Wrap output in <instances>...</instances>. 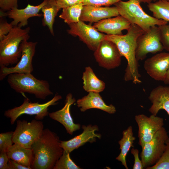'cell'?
<instances>
[{
	"mask_svg": "<svg viewBox=\"0 0 169 169\" xmlns=\"http://www.w3.org/2000/svg\"><path fill=\"white\" fill-rule=\"evenodd\" d=\"M158 0H153V1H154V2L157 1H158ZM166 0L169 1V0Z\"/></svg>",
	"mask_w": 169,
	"mask_h": 169,
	"instance_id": "cell-41",
	"label": "cell"
},
{
	"mask_svg": "<svg viewBox=\"0 0 169 169\" xmlns=\"http://www.w3.org/2000/svg\"><path fill=\"white\" fill-rule=\"evenodd\" d=\"M44 129L43 122L40 120L35 119L28 122L25 120H17L13 136V142L31 148L33 144L39 138Z\"/></svg>",
	"mask_w": 169,
	"mask_h": 169,
	"instance_id": "cell-7",
	"label": "cell"
},
{
	"mask_svg": "<svg viewBox=\"0 0 169 169\" xmlns=\"http://www.w3.org/2000/svg\"><path fill=\"white\" fill-rule=\"evenodd\" d=\"M99 65L108 70L115 69L121 64L122 56L116 45L104 39L99 44L94 54Z\"/></svg>",
	"mask_w": 169,
	"mask_h": 169,
	"instance_id": "cell-11",
	"label": "cell"
},
{
	"mask_svg": "<svg viewBox=\"0 0 169 169\" xmlns=\"http://www.w3.org/2000/svg\"><path fill=\"white\" fill-rule=\"evenodd\" d=\"M8 169H32L30 167L23 166L9 158L8 162Z\"/></svg>",
	"mask_w": 169,
	"mask_h": 169,
	"instance_id": "cell-38",
	"label": "cell"
},
{
	"mask_svg": "<svg viewBox=\"0 0 169 169\" xmlns=\"http://www.w3.org/2000/svg\"><path fill=\"white\" fill-rule=\"evenodd\" d=\"M163 82L165 84H169V68L167 70Z\"/></svg>",
	"mask_w": 169,
	"mask_h": 169,
	"instance_id": "cell-39",
	"label": "cell"
},
{
	"mask_svg": "<svg viewBox=\"0 0 169 169\" xmlns=\"http://www.w3.org/2000/svg\"><path fill=\"white\" fill-rule=\"evenodd\" d=\"M135 139L136 137L133 136V128L130 126L123 131L122 138L118 141L121 151L116 159L121 162L126 169H128L126 160V156L131 148L133 147V144Z\"/></svg>",
	"mask_w": 169,
	"mask_h": 169,
	"instance_id": "cell-23",
	"label": "cell"
},
{
	"mask_svg": "<svg viewBox=\"0 0 169 169\" xmlns=\"http://www.w3.org/2000/svg\"><path fill=\"white\" fill-rule=\"evenodd\" d=\"M65 101V105L62 109L49 113V115L51 119L62 124L67 133L72 135L74 131L80 129L81 127L80 124L74 122L70 114V106L75 102L76 100L69 93L67 95Z\"/></svg>",
	"mask_w": 169,
	"mask_h": 169,
	"instance_id": "cell-17",
	"label": "cell"
},
{
	"mask_svg": "<svg viewBox=\"0 0 169 169\" xmlns=\"http://www.w3.org/2000/svg\"><path fill=\"white\" fill-rule=\"evenodd\" d=\"M164 48L161 43L158 26L151 27L150 30L140 35L137 40L135 55L138 61L144 59L149 53L161 52Z\"/></svg>",
	"mask_w": 169,
	"mask_h": 169,
	"instance_id": "cell-9",
	"label": "cell"
},
{
	"mask_svg": "<svg viewBox=\"0 0 169 169\" xmlns=\"http://www.w3.org/2000/svg\"><path fill=\"white\" fill-rule=\"evenodd\" d=\"M125 35H108L105 39L111 41L117 46L122 56L126 59L127 64L124 76L125 81H131L135 84L141 83V75L138 70V61L137 60L135 51L137 40L138 37L144 31L135 24H131Z\"/></svg>",
	"mask_w": 169,
	"mask_h": 169,
	"instance_id": "cell-1",
	"label": "cell"
},
{
	"mask_svg": "<svg viewBox=\"0 0 169 169\" xmlns=\"http://www.w3.org/2000/svg\"><path fill=\"white\" fill-rule=\"evenodd\" d=\"M168 138L167 132L163 126L142 148L140 157L143 168L153 166L158 161L165 150Z\"/></svg>",
	"mask_w": 169,
	"mask_h": 169,
	"instance_id": "cell-8",
	"label": "cell"
},
{
	"mask_svg": "<svg viewBox=\"0 0 169 169\" xmlns=\"http://www.w3.org/2000/svg\"><path fill=\"white\" fill-rule=\"evenodd\" d=\"M13 27L11 23H9L7 21L3 20L1 18L0 22V40L10 32Z\"/></svg>",
	"mask_w": 169,
	"mask_h": 169,
	"instance_id": "cell-34",
	"label": "cell"
},
{
	"mask_svg": "<svg viewBox=\"0 0 169 169\" xmlns=\"http://www.w3.org/2000/svg\"><path fill=\"white\" fill-rule=\"evenodd\" d=\"M158 26L160 31L161 43L164 49L169 52V22Z\"/></svg>",
	"mask_w": 169,
	"mask_h": 169,
	"instance_id": "cell-31",
	"label": "cell"
},
{
	"mask_svg": "<svg viewBox=\"0 0 169 169\" xmlns=\"http://www.w3.org/2000/svg\"><path fill=\"white\" fill-rule=\"evenodd\" d=\"M144 68L154 79L163 81L169 68V53L161 52L147 59Z\"/></svg>",
	"mask_w": 169,
	"mask_h": 169,
	"instance_id": "cell-14",
	"label": "cell"
},
{
	"mask_svg": "<svg viewBox=\"0 0 169 169\" xmlns=\"http://www.w3.org/2000/svg\"><path fill=\"white\" fill-rule=\"evenodd\" d=\"M141 3H147L148 4L151 3L153 0H139Z\"/></svg>",
	"mask_w": 169,
	"mask_h": 169,
	"instance_id": "cell-40",
	"label": "cell"
},
{
	"mask_svg": "<svg viewBox=\"0 0 169 169\" xmlns=\"http://www.w3.org/2000/svg\"><path fill=\"white\" fill-rule=\"evenodd\" d=\"M23 40L20 44L22 55L20 59L14 67H1L0 79L2 80L9 74L13 73L29 74L33 70L32 62L35 52L37 42Z\"/></svg>",
	"mask_w": 169,
	"mask_h": 169,
	"instance_id": "cell-10",
	"label": "cell"
},
{
	"mask_svg": "<svg viewBox=\"0 0 169 169\" xmlns=\"http://www.w3.org/2000/svg\"><path fill=\"white\" fill-rule=\"evenodd\" d=\"M131 24L125 18L119 15L102 20L95 23L93 26L99 31L106 35H122V31L127 30Z\"/></svg>",
	"mask_w": 169,
	"mask_h": 169,
	"instance_id": "cell-19",
	"label": "cell"
},
{
	"mask_svg": "<svg viewBox=\"0 0 169 169\" xmlns=\"http://www.w3.org/2000/svg\"><path fill=\"white\" fill-rule=\"evenodd\" d=\"M7 80L11 87L18 93L33 94L42 100L53 94L47 81L37 79L31 73L11 74L8 75Z\"/></svg>",
	"mask_w": 169,
	"mask_h": 169,
	"instance_id": "cell-5",
	"label": "cell"
},
{
	"mask_svg": "<svg viewBox=\"0 0 169 169\" xmlns=\"http://www.w3.org/2000/svg\"><path fill=\"white\" fill-rule=\"evenodd\" d=\"M135 119L138 128V143L142 148L163 127L164 120L152 114L147 116L143 114L135 115Z\"/></svg>",
	"mask_w": 169,
	"mask_h": 169,
	"instance_id": "cell-12",
	"label": "cell"
},
{
	"mask_svg": "<svg viewBox=\"0 0 169 169\" xmlns=\"http://www.w3.org/2000/svg\"><path fill=\"white\" fill-rule=\"evenodd\" d=\"M77 106L84 112L90 109H97L110 114L116 112L115 107L112 104L106 105L99 93L89 92L88 94L77 101Z\"/></svg>",
	"mask_w": 169,
	"mask_h": 169,
	"instance_id": "cell-21",
	"label": "cell"
},
{
	"mask_svg": "<svg viewBox=\"0 0 169 169\" xmlns=\"http://www.w3.org/2000/svg\"><path fill=\"white\" fill-rule=\"evenodd\" d=\"M18 0H0V11L7 12L18 8Z\"/></svg>",
	"mask_w": 169,
	"mask_h": 169,
	"instance_id": "cell-33",
	"label": "cell"
},
{
	"mask_svg": "<svg viewBox=\"0 0 169 169\" xmlns=\"http://www.w3.org/2000/svg\"><path fill=\"white\" fill-rule=\"evenodd\" d=\"M30 28L22 29L18 26H14L10 32L0 40V66L7 67L17 64L22 53L20 44L25 39L28 40Z\"/></svg>",
	"mask_w": 169,
	"mask_h": 169,
	"instance_id": "cell-3",
	"label": "cell"
},
{
	"mask_svg": "<svg viewBox=\"0 0 169 169\" xmlns=\"http://www.w3.org/2000/svg\"><path fill=\"white\" fill-rule=\"evenodd\" d=\"M68 33L78 36L90 50L95 51L99 44L105 38L106 34L100 32L93 26L87 24L80 20L69 25Z\"/></svg>",
	"mask_w": 169,
	"mask_h": 169,
	"instance_id": "cell-13",
	"label": "cell"
},
{
	"mask_svg": "<svg viewBox=\"0 0 169 169\" xmlns=\"http://www.w3.org/2000/svg\"><path fill=\"white\" fill-rule=\"evenodd\" d=\"M46 0L37 6L28 4L27 7L23 9L18 8H13L7 12H0V17L7 16L13 20L11 23L14 26H18L22 28L28 24V19L30 18L43 16V14L39 12L45 4Z\"/></svg>",
	"mask_w": 169,
	"mask_h": 169,
	"instance_id": "cell-15",
	"label": "cell"
},
{
	"mask_svg": "<svg viewBox=\"0 0 169 169\" xmlns=\"http://www.w3.org/2000/svg\"><path fill=\"white\" fill-rule=\"evenodd\" d=\"M119 15L117 8L113 7L84 5L80 20L96 23L106 18Z\"/></svg>",
	"mask_w": 169,
	"mask_h": 169,
	"instance_id": "cell-18",
	"label": "cell"
},
{
	"mask_svg": "<svg viewBox=\"0 0 169 169\" xmlns=\"http://www.w3.org/2000/svg\"><path fill=\"white\" fill-rule=\"evenodd\" d=\"M82 79L83 81V88L86 92L99 93L103 91L105 88V82L97 78L90 66L85 68Z\"/></svg>",
	"mask_w": 169,
	"mask_h": 169,
	"instance_id": "cell-24",
	"label": "cell"
},
{
	"mask_svg": "<svg viewBox=\"0 0 169 169\" xmlns=\"http://www.w3.org/2000/svg\"><path fill=\"white\" fill-rule=\"evenodd\" d=\"M121 0H84V5L110 7Z\"/></svg>",
	"mask_w": 169,
	"mask_h": 169,
	"instance_id": "cell-32",
	"label": "cell"
},
{
	"mask_svg": "<svg viewBox=\"0 0 169 169\" xmlns=\"http://www.w3.org/2000/svg\"><path fill=\"white\" fill-rule=\"evenodd\" d=\"M59 8L63 9L80 3H83L84 0H56Z\"/></svg>",
	"mask_w": 169,
	"mask_h": 169,
	"instance_id": "cell-35",
	"label": "cell"
},
{
	"mask_svg": "<svg viewBox=\"0 0 169 169\" xmlns=\"http://www.w3.org/2000/svg\"><path fill=\"white\" fill-rule=\"evenodd\" d=\"M7 153L9 159L23 166L31 167L33 157L31 148H27L14 143L8 148Z\"/></svg>",
	"mask_w": 169,
	"mask_h": 169,
	"instance_id": "cell-22",
	"label": "cell"
},
{
	"mask_svg": "<svg viewBox=\"0 0 169 169\" xmlns=\"http://www.w3.org/2000/svg\"><path fill=\"white\" fill-rule=\"evenodd\" d=\"M82 128L83 131L80 134L68 141H60V146L63 150L70 153L87 142L92 143L96 141V138L99 139L101 138V135L95 132L96 131H99L97 125H92L90 124L86 126L83 125Z\"/></svg>",
	"mask_w": 169,
	"mask_h": 169,
	"instance_id": "cell-16",
	"label": "cell"
},
{
	"mask_svg": "<svg viewBox=\"0 0 169 169\" xmlns=\"http://www.w3.org/2000/svg\"><path fill=\"white\" fill-rule=\"evenodd\" d=\"M71 159L70 153L64 150L62 155L57 161L53 169H81Z\"/></svg>",
	"mask_w": 169,
	"mask_h": 169,
	"instance_id": "cell-28",
	"label": "cell"
},
{
	"mask_svg": "<svg viewBox=\"0 0 169 169\" xmlns=\"http://www.w3.org/2000/svg\"><path fill=\"white\" fill-rule=\"evenodd\" d=\"M148 99L152 105L148 110L151 114L156 115L164 110L169 115V86L159 85L150 93Z\"/></svg>",
	"mask_w": 169,
	"mask_h": 169,
	"instance_id": "cell-20",
	"label": "cell"
},
{
	"mask_svg": "<svg viewBox=\"0 0 169 169\" xmlns=\"http://www.w3.org/2000/svg\"><path fill=\"white\" fill-rule=\"evenodd\" d=\"M140 3L139 0L121 1L114 5L116 7L119 15L125 18L131 24L139 26L144 32L148 31L152 26L168 23L146 13L141 8Z\"/></svg>",
	"mask_w": 169,
	"mask_h": 169,
	"instance_id": "cell-4",
	"label": "cell"
},
{
	"mask_svg": "<svg viewBox=\"0 0 169 169\" xmlns=\"http://www.w3.org/2000/svg\"><path fill=\"white\" fill-rule=\"evenodd\" d=\"M83 6V3H80L62 9L59 18L68 25L77 23L80 20Z\"/></svg>",
	"mask_w": 169,
	"mask_h": 169,
	"instance_id": "cell-27",
	"label": "cell"
},
{
	"mask_svg": "<svg viewBox=\"0 0 169 169\" xmlns=\"http://www.w3.org/2000/svg\"><path fill=\"white\" fill-rule=\"evenodd\" d=\"M62 98L60 95L56 94L50 100L44 103L39 104L38 102H31L28 99L25 97L21 105L6 111L4 115L10 119L11 125L15 123L19 116L24 114L34 115L36 119L40 120L49 115V107L56 105L57 101Z\"/></svg>",
	"mask_w": 169,
	"mask_h": 169,
	"instance_id": "cell-6",
	"label": "cell"
},
{
	"mask_svg": "<svg viewBox=\"0 0 169 169\" xmlns=\"http://www.w3.org/2000/svg\"><path fill=\"white\" fill-rule=\"evenodd\" d=\"M61 9L58 6L56 0H46L41 11L43 13L42 24L47 27L51 34L54 36L53 24L55 18Z\"/></svg>",
	"mask_w": 169,
	"mask_h": 169,
	"instance_id": "cell-25",
	"label": "cell"
},
{
	"mask_svg": "<svg viewBox=\"0 0 169 169\" xmlns=\"http://www.w3.org/2000/svg\"><path fill=\"white\" fill-rule=\"evenodd\" d=\"M147 7L154 17L169 22V1L159 0L148 4Z\"/></svg>",
	"mask_w": 169,
	"mask_h": 169,
	"instance_id": "cell-26",
	"label": "cell"
},
{
	"mask_svg": "<svg viewBox=\"0 0 169 169\" xmlns=\"http://www.w3.org/2000/svg\"><path fill=\"white\" fill-rule=\"evenodd\" d=\"M60 141L54 132L48 128L44 129L39 138L32 145L33 169H53L64 150Z\"/></svg>",
	"mask_w": 169,
	"mask_h": 169,
	"instance_id": "cell-2",
	"label": "cell"
},
{
	"mask_svg": "<svg viewBox=\"0 0 169 169\" xmlns=\"http://www.w3.org/2000/svg\"><path fill=\"white\" fill-rule=\"evenodd\" d=\"M166 148L158 161L146 169H169V137L166 142Z\"/></svg>",
	"mask_w": 169,
	"mask_h": 169,
	"instance_id": "cell-29",
	"label": "cell"
},
{
	"mask_svg": "<svg viewBox=\"0 0 169 169\" xmlns=\"http://www.w3.org/2000/svg\"><path fill=\"white\" fill-rule=\"evenodd\" d=\"M131 153L132 154L134 157V164L133 167V169H143L142 164L141 160L139 157V150L134 149L133 147L131 150Z\"/></svg>",
	"mask_w": 169,
	"mask_h": 169,
	"instance_id": "cell-36",
	"label": "cell"
},
{
	"mask_svg": "<svg viewBox=\"0 0 169 169\" xmlns=\"http://www.w3.org/2000/svg\"><path fill=\"white\" fill-rule=\"evenodd\" d=\"M13 131H9L0 133V152H7L8 148L13 145Z\"/></svg>",
	"mask_w": 169,
	"mask_h": 169,
	"instance_id": "cell-30",
	"label": "cell"
},
{
	"mask_svg": "<svg viewBox=\"0 0 169 169\" xmlns=\"http://www.w3.org/2000/svg\"><path fill=\"white\" fill-rule=\"evenodd\" d=\"M9 158L7 152H2L0 154V169H8V162Z\"/></svg>",
	"mask_w": 169,
	"mask_h": 169,
	"instance_id": "cell-37",
	"label": "cell"
}]
</instances>
